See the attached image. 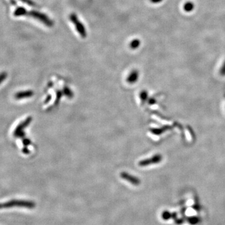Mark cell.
Listing matches in <instances>:
<instances>
[{
	"label": "cell",
	"instance_id": "obj_1",
	"mask_svg": "<svg viewBox=\"0 0 225 225\" xmlns=\"http://www.w3.org/2000/svg\"><path fill=\"white\" fill-rule=\"evenodd\" d=\"M36 206V204L31 201L24 200H13L6 203H0V210L4 208H10L13 207H21L33 209Z\"/></svg>",
	"mask_w": 225,
	"mask_h": 225
},
{
	"label": "cell",
	"instance_id": "obj_2",
	"mask_svg": "<svg viewBox=\"0 0 225 225\" xmlns=\"http://www.w3.org/2000/svg\"><path fill=\"white\" fill-rule=\"evenodd\" d=\"M31 118H28V119H26V120H24V121H23L21 124H20L15 129L14 133H13V135L15 137H22L23 135V129L25 128L28 125L29 123L31 122Z\"/></svg>",
	"mask_w": 225,
	"mask_h": 225
},
{
	"label": "cell",
	"instance_id": "obj_3",
	"mask_svg": "<svg viewBox=\"0 0 225 225\" xmlns=\"http://www.w3.org/2000/svg\"><path fill=\"white\" fill-rule=\"evenodd\" d=\"M161 159H162V157L161 155H157V156H155L153 157L152 159H149L148 160H146L144 161H143L141 163V166H147L149 164H153V163H159L160 161H161Z\"/></svg>",
	"mask_w": 225,
	"mask_h": 225
},
{
	"label": "cell",
	"instance_id": "obj_4",
	"mask_svg": "<svg viewBox=\"0 0 225 225\" xmlns=\"http://www.w3.org/2000/svg\"><path fill=\"white\" fill-rule=\"evenodd\" d=\"M33 95L31 91H20L15 94V98L16 99H21L23 98H26L32 96Z\"/></svg>",
	"mask_w": 225,
	"mask_h": 225
},
{
	"label": "cell",
	"instance_id": "obj_5",
	"mask_svg": "<svg viewBox=\"0 0 225 225\" xmlns=\"http://www.w3.org/2000/svg\"><path fill=\"white\" fill-rule=\"evenodd\" d=\"M121 177L125 179H126L127 181H128L129 182H130L131 183L135 184V185H138L140 183V181L138 178H137L136 177H134L133 176H130L126 173H123L121 174Z\"/></svg>",
	"mask_w": 225,
	"mask_h": 225
},
{
	"label": "cell",
	"instance_id": "obj_6",
	"mask_svg": "<svg viewBox=\"0 0 225 225\" xmlns=\"http://www.w3.org/2000/svg\"><path fill=\"white\" fill-rule=\"evenodd\" d=\"M176 213H171L168 211H165L162 213V218L165 220H168L172 218H176Z\"/></svg>",
	"mask_w": 225,
	"mask_h": 225
},
{
	"label": "cell",
	"instance_id": "obj_7",
	"mask_svg": "<svg viewBox=\"0 0 225 225\" xmlns=\"http://www.w3.org/2000/svg\"><path fill=\"white\" fill-rule=\"evenodd\" d=\"M194 8H195L194 4L192 2H187L186 3H185L184 5V7H183L184 10L186 12L192 11L194 9Z\"/></svg>",
	"mask_w": 225,
	"mask_h": 225
},
{
	"label": "cell",
	"instance_id": "obj_8",
	"mask_svg": "<svg viewBox=\"0 0 225 225\" xmlns=\"http://www.w3.org/2000/svg\"><path fill=\"white\" fill-rule=\"evenodd\" d=\"M188 221L191 224L195 225L198 224L200 222V219L196 217V216H193V217H190L188 219Z\"/></svg>",
	"mask_w": 225,
	"mask_h": 225
},
{
	"label": "cell",
	"instance_id": "obj_9",
	"mask_svg": "<svg viewBox=\"0 0 225 225\" xmlns=\"http://www.w3.org/2000/svg\"><path fill=\"white\" fill-rule=\"evenodd\" d=\"M7 73L5 72H3L0 73V85L3 83V82L7 79Z\"/></svg>",
	"mask_w": 225,
	"mask_h": 225
},
{
	"label": "cell",
	"instance_id": "obj_10",
	"mask_svg": "<svg viewBox=\"0 0 225 225\" xmlns=\"http://www.w3.org/2000/svg\"><path fill=\"white\" fill-rule=\"evenodd\" d=\"M220 73L221 75H223V76L225 75V61L224 62V63L220 69Z\"/></svg>",
	"mask_w": 225,
	"mask_h": 225
},
{
	"label": "cell",
	"instance_id": "obj_11",
	"mask_svg": "<svg viewBox=\"0 0 225 225\" xmlns=\"http://www.w3.org/2000/svg\"><path fill=\"white\" fill-rule=\"evenodd\" d=\"M175 222H176V223L177 224H182L183 223V220L182 219H176L175 221Z\"/></svg>",
	"mask_w": 225,
	"mask_h": 225
},
{
	"label": "cell",
	"instance_id": "obj_12",
	"mask_svg": "<svg viewBox=\"0 0 225 225\" xmlns=\"http://www.w3.org/2000/svg\"><path fill=\"white\" fill-rule=\"evenodd\" d=\"M163 1V0H152V2L155 3H160Z\"/></svg>",
	"mask_w": 225,
	"mask_h": 225
}]
</instances>
